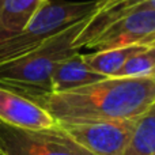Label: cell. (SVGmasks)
<instances>
[{
  "instance_id": "30bf717a",
  "label": "cell",
  "mask_w": 155,
  "mask_h": 155,
  "mask_svg": "<svg viewBox=\"0 0 155 155\" xmlns=\"http://www.w3.org/2000/svg\"><path fill=\"white\" fill-rule=\"evenodd\" d=\"M146 48L148 46L131 45L113 49H102V51H95L93 53L83 54V59H84L87 67L93 70L94 72L105 78H113L129 57L139 53L140 51Z\"/></svg>"
},
{
  "instance_id": "5bb4252c",
  "label": "cell",
  "mask_w": 155,
  "mask_h": 155,
  "mask_svg": "<svg viewBox=\"0 0 155 155\" xmlns=\"http://www.w3.org/2000/svg\"><path fill=\"white\" fill-rule=\"evenodd\" d=\"M150 155H155V153H153V154H150Z\"/></svg>"
},
{
  "instance_id": "8fae6325",
  "label": "cell",
  "mask_w": 155,
  "mask_h": 155,
  "mask_svg": "<svg viewBox=\"0 0 155 155\" xmlns=\"http://www.w3.org/2000/svg\"><path fill=\"white\" fill-rule=\"evenodd\" d=\"M155 153V101L136 120L131 144L124 155H150Z\"/></svg>"
},
{
  "instance_id": "7c38bea8",
  "label": "cell",
  "mask_w": 155,
  "mask_h": 155,
  "mask_svg": "<svg viewBox=\"0 0 155 155\" xmlns=\"http://www.w3.org/2000/svg\"><path fill=\"white\" fill-rule=\"evenodd\" d=\"M155 45L140 51L125 61L113 78H154Z\"/></svg>"
},
{
  "instance_id": "6da1fadb",
  "label": "cell",
  "mask_w": 155,
  "mask_h": 155,
  "mask_svg": "<svg viewBox=\"0 0 155 155\" xmlns=\"http://www.w3.org/2000/svg\"><path fill=\"white\" fill-rule=\"evenodd\" d=\"M56 123L137 118L155 101L154 78H105L95 83L63 93L33 98Z\"/></svg>"
},
{
  "instance_id": "5b68a950",
  "label": "cell",
  "mask_w": 155,
  "mask_h": 155,
  "mask_svg": "<svg viewBox=\"0 0 155 155\" xmlns=\"http://www.w3.org/2000/svg\"><path fill=\"white\" fill-rule=\"evenodd\" d=\"M137 118L57 125L93 155H124L131 144Z\"/></svg>"
},
{
  "instance_id": "7a4b0ae2",
  "label": "cell",
  "mask_w": 155,
  "mask_h": 155,
  "mask_svg": "<svg viewBox=\"0 0 155 155\" xmlns=\"http://www.w3.org/2000/svg\"><path fill=\"white\" fill-rule=\"evenodd\" d=\"M88 16L57 33L30 53L0 64V86L31 99L51 93L52 72L60 61L79 52L74 41Z\"/></svg>"
},
{
  "instance_id": "ba28073f",
  "label": "cell",
  "mask_w": 155,
  "mask_h": 155,
  "mask_svg": "<svg viewBox=\"0 0 155 155\" xmlns=\"http://www.w3.org/2000/svg\"><path fill=\"white\" fill-rule=\"evenodd\" d=\"M137 11H155V0H98L97 8L75 37L74 46L80 51L107 25Z\"/></svg>"
},
{
  "instance_id": "4fadbf2b",
  "label": "cell",
  "mask_w": 155,
  "mask_h": 155,
  "mask_svg": "<svg viewBox=\"0 0 155 155\" xmlns=\"http://www.w3.org/2000/svg\"><path fill=\"white\" fill-rule=\"evenodd\" d=\"M40 2H41V4H42V5H44V4H45V3H48V2H49V0H40Z\"/></svg>"
},
{
  "instance_id": "2e32d148",
  "label": "cell",
  "mask_w": 155,
  "mask_h": 155,
  "mask_svg": "<svg viewBox=\"0 0 155 155\" xmlns=\"http://www.w3.org/2000/svg\"><path fill=\"white\" fill-rule=\"evenodd\" d=\"M0 155H2V154H0Z\"/></svg>"
},
{
  "instance_id": "3957f363",
  "label": "cell",
  "mask_w": 155,
  "mask_h": 155,
  "mask_svg": "<svg viewBox=\"0 0 155 155\" xmlns=\"http://www.w3.org/2000/svg\"><path fill=\"white\" fill-rule=\"evenodd\" d=\"M98 0L88 2H52L42 5L23 30L0 40V64L15 60L40 48L57 33L90 15Z\"/></svg>"
},
{
  "instance_id": "52a82bcc",
  "label": "cell",
  "mask_w": 155,
  "mask_h": 155,
  "mask_svg": "<svg viewBox=\"0 0 155 155\" xmlns=\"http://www.w3.org/2000/svg\"><path fill=\"white\" fill-rule=\"evenodd\" d=\"M0 121L23 129H49L56 120L31 98L0 86Z\"/></svg>"
},
{
  "instance_id": "9a60e30c",
  "label": "cell",
  "mask_w": 155,
  "mask_h": 155,
  "mask_svg": "<svg viewBox=\"0 0 155 155\" xmlns=\"http://www.w3.org/2000/svg\"><path fill=\"white\" fill-rule=\"evenodd\" d=\"M154 79H155V76H154Z\"/></svg>"
},
{
  "instance_id": "9c48e42d",
  "label": "cell",
  "mask_w": 155,
  "mask_h": 155,
  "mask_svg": "<svg viewBox=\"0 0 155 155\" xmlns=\"http://www.w3.org/2000/svg\"><path fill=\"white\" fill-rule=\"evenodd\" d=\"M102 79H105V76L90 70L83 59V53L76 52L75 54L64 59L54 67L51 78V93L74 90L90 83L99 82Z\"/></svg>"
},
{
  "instance_id": "277c9868",
  "label": "cell",
  "mask_w": 155,
  "mask_h": 155,
  "mask_svg": "<svg viewBox=\"0 0 155 155\" xmlns=\"http://www.w3.org/2000/svg\"><path fill=\"white\" fill-rule=\"evenodd\" d=\"M2 155H93L59 125L49 129H23L0 121Z\"/></svg>"
},
{
  "instance_id": "8992f818",
  "label": "cell",
  "mask_w": 155,
  "mask_h": 155,
  "mask_svg": "<svg viewBox=\"0 0 155 155\" xmlns=\"http://www.w3.org/2000/svg\"><path fill=\"white\" fill-rule=\"evenodd\" d=\"M131 45H155V11L127 14L102 29L84 48L102 51Z\"/></svg>"
}]
</instances>
